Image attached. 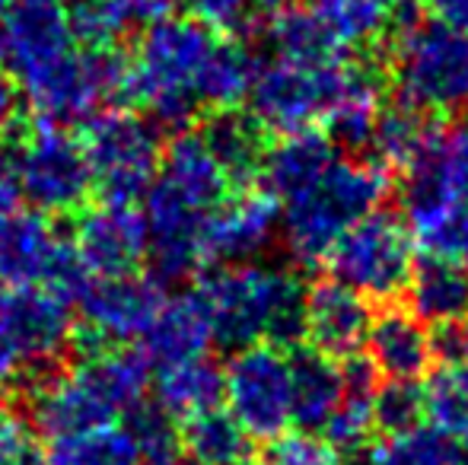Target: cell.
I'll return each mask as SVG.
<instances>
[{"label":"cell","instance_id":"1","mask_svg":"<svg viewBox=\"0 0 468 465\" xmlns=\"http://www.w3.org/2000/svg\"><path fill=\"white\" fill-rule=\"evenodd\" d=\"M191 293L207 316L214 344L233 354L261 342L296 351L306 342L309 291L287 268L252 261L214 268L197 278Z\"/></svg>","mask_w":468,"mask_h":465},{"label":"cell","instance_id":"2","mask_svg":"<svg viewBox=\"0 0 468 465\" xmlns=\"http://www.w3.org/2000/svg\"><path fill=\"white\" fill-rule=\"evenodd\" d=\"M214 42L217 32L197 19L169 16L147 26L131 58L128 100L141 102L156 128L186 134L197 118V109H204L197 102L195 83Z\"/></svg>","mask_w":468,"mask_h":465},{"label":"cell","instance_id":"3","mask_svg":"<svg viewBox=\"0 0 468 465\" xmlns=\"http://www.w3.org/2000/svg\"><path fill=\"white\" fill-rule=\"evenodd\" d=\"M388 192V169L376 160H335L306 192L283 205V242L300 265H322L335 242L373 214Z\"/></svg>","mask_w":468,"mask_h":465},{"label":"cell","instance_id":"4","mask_svg":"<svg viewBox=\"0 0 468 465\" xmlns=\"http://www.w3.org/2000/svg\"><path fill=\"white\" fill-rule=\"evenodd\" d=\"M392 83L399 102L420 112H459L468 106V32L443 23H414L395 32Z\"/></svg>","mask_w":468,"mask_h":465},{"label":"cell","instance_id":"5","mask_svg":"<svg viewBox=\"0 0 468 465\" xmlns=\"http://www.w3.org/2000/svg\"><path fill=\"white\" fill-rule=\"evenodd\" d=\"M354 77H357L354 64H296L274 58L271 64H259L255 70L249 106L265 131L278 134L315 131L341 106Z\"/></svg>","mask_w":468,"mask_h":465},{"label":"cell","instance_id":"6","mask_svg":"<svg viewBox=\"0 0 468 465\" xmlns=\"http://www.w3.org/2000/svg\"><path fill=\"white\" fill-rule=\"evenodd\" d=\"M96 195L105 205H137L160 173V128L150 118L109 109L87 118L83 131Z\"/></svg>","mask_w":468,"mask_h":465},{"label":"cell","instance_id":"7","mask_svg":"<svg viewBox=\"0 0 468 465\" xmlns=\"http://www.w3.org/2000/svg\"><path fill=\"white\" fill-rule=\"evenodd\" d=\"M325 265L335 280L370 300L392 303L411 284L414 236L399 214L376 207L335 242Z\"/></svg>","mask_w":468,"mask_h":465},{"label":"cell","instance_id":"8","mask_svg":"<svg viewBox=\"0 0 468 465\" xmlns=\"http://www.w3.org/2000/svg\"><path fill=\"white\" fill-rule=\"evenodd\" d=\"M16 169L23 198L42 214H77L96 195L83 141L68 134V128L51 122H36V128L16 141Z\"/></svg>","mask_w":468,"mask_h":465},{"label":"cell","instance_id":"9","mask_svg":"<svg viewBox=\"0 0 468 465\" xmlns=\"http://www.w3.org/2000/svg\"><path fill=\"white\" fill-rule=\"evenodd\" d=\"M74 344L70 303L45 287H13L0 297V376L45 373Z\"/></svg>","mask_w":468,"mask_h":465},{"label":"cell","instance_id":"10","mask_svg":"<svg viewBox=\"0 0 468 465\" xmlns=\"http://www.w3.org/2000/svg\"><path fill=\"white\" fill-rule=\"evenodd\" d=\"M227 405L252 440H281L293 424L290 357L274 344H252L229 357Z\"/></svg>","mask_w":468,"mask_h":465},{"label":"cell","instance_id":"11","mask_svg":"<svg viewBox=\"0 0 468 465\" xmlns=\"http://www.w3.org/2000/svg\"><path fill=\"white\" fill-rule=\"evenodd\" d=\"M401 188L411 224L440 211H468V118L433 124Z\"/></svg>","mask_w":468,"mask_h":465},{"label":"cell","instance_id":"12","mask_svg":"<svg viewBox=\"0 0 468 465\" xmlns=\"http://www.w3.org/2000/svg\"><path fill=\"white\" fill-rule=\"evenodd\" d=\"M163 284L141 274H118V278H93L83 297L77 300L83 316L80 348L93 354L105 344L141 342L144 332L163 310Z\"/></svg>","mask_w":468,"mask_h":465},{"label":"cell","instance_id":"13","mask_svg":"<svg viewBox=\"0 0 468 465\" xmlns=\"http://www.w3.org/2000/svg\"><path fill=\"white\" fill-rule=\"evenodd\" d=\"M77 51L68 10L61 4L23 0L0 19V64L23 87Z\"/></svg>","mask_w":468,"mask_h":465},{"label":"cell","instance_id":"14","mask_svg":"<svg viewBox=\"0 0 468 465\" xmlns=\"http://www.w3.org/2000/svg\"><path fill=\"white\" fill-rule=\"evenodd\" d=\"M26 408H29V428H36L48 440L105 428V424H115L118 417L109 398L90 383L80 366L68 373H32V383L26 389Z\"/></svg>","mask_w":468,"mask_h":465},{"label":"cell","instance_id":"15","mask_svg":"<svg viewBox=\"0 0 468 465\" xmlns=\"http://www.w3.org/2000/svg\"><path fill=\"white\" fill-rule=\"evenodd\" d=\"M74 246L93 278L134 274L147 259V220L137 205L83 207L74 227Z\"/></svg>","mask_w":468,"mask_h":465},{"label":"cell","instance_id":"16","mask_svg":"<svg viewBox=\"0 0 468 465\" xmlns=\"http://www.w3.org/2000/svg\"><path fill=\"white\" fill-rule=\"evenodd\" d=\"M278 230V201L261 188H246L223 205H217L204 220L201 246L204 261H239L265 252Z\"/></svg>","mask_w":468,"mask_h":465},{"label":"cell","instance_id":"17","mask_svg":"<svg viewBox=\"0 0 468 465\" xmlns=\"http://www.w3.org/2000/svg\"><path fill=\"white\" fill-rule=\"evenodd\" d=\"M373 325L367 297L341 280H319L306 300V342L332 360H347L360 351Z\"/></svg>","mask_w":468,"mask_h":465},{"label":"cell","instance_id":"18","mask_svg":"<svg viewBox=\"0 0 468 465\" xmlns=\"http://www.w3.org/2000/svg\"><path fill=\"white\" fill-rule=\"evenodd\" d=\"M68 236L55 230L42 211H23L0 217V278L13 287H42L55 268Z\"/></svg>","mask_w":468,"mask_h":465},{"label":"cell","instance_id":"19","mask_svg":"<svg viewBox=\"0 0 468 465\" xmlns=\"http://www.w3.org/2000/svg\"><path fill=\"white\" fill-rule=\"evenodd\" d=\"M367 344L379 376L388 379L418 383L437 357V338L427 332L424 319L405 306H386L379 316H373Z\"/></svg>","mask_w":468,"mask_h":465},{"label":"cell","instance_id":"20","mask_svg":"<svg viewBox=\"0 0 468 465\" xmlns=\"http://www.w3.org/2000/svg\"><path fill=\"white\" fill-rule=\"evenodd\" d=\"M335 156V141L322 131H300V134H281L261 160L259 188L268 192L274 201L287 205L300 192H306L322 173H325Z\"/></svg>","mask_w":468,"mask_h":465},{"label":"cell","instance_id":"21","mask_svg":"<svg viewBox=\"0 0 468 465\" xmlns=\"http://www.w3.org/2000/svg\"><path fill=\"white\" fill-rule=\"evenodd\" d=\"M156 179L173 188V192H179L182 198H188L195 207H201L204 214L223 205L229 198V185H233L229 175L223 173V166L217 163V156L204 143V137L188 134V131L186 134H173L169 147L163 150Z\"/></svg>","mask_w":468,"mask_h":465},{"label":"cell","instance_id":"22","mask_svg":"<svg viewBox=\"0 0 468 465\" xmlns=\"http://www.w3.org/2000/svg\"><path fill=\"white\" fill-rule=\"evenodd\" d=\"M210 344H214V335H210L207 316H204L195 293H186V297L163 303L150 329L144 332L141 354L150 366L163 370V366L204 357Z\"/></svg>","mask_w":468,"mask_h":465},{"label":"cell","instance_id":"23","mask_svg":"<svg viewBox=\"0 0 468 465\" xmlns=\"http://www.w3.org/2000/svg\"><path fill=\"white\" fill-rule=\"evenodd\" d=\"M290 392H293V424L306 434L325 430L338 411L345 383L332 357L319 351H296L290 357Z\"/></svg>","mask_w":468,"mask_h":465},{"label":"cell","instance_id":"24","mask_svg":"<svg viewBox=\"0 0 468 465\" xmlns=\"http://www.w3.org/2000/svg\"><path fill=\"white\" fill-rule=\"evenodd\" d=\"M265 134L268 131L259 124V118L252 112H236V109L214 112L201 131L204 143L217 156L223 173L229 175V182H239V185H249V182L259 179L261 160L268 153Z\"/></svg>","mask_w":468,"mask_h":465},{"label":"cell","instance_id":"25","mask_svg":"<svg viewBox=\"0 0 468 465\" xmlns=\"http://www.w3.org/2000/svg\"><path fill=\"white\" fill-rule=\"evenodd\" d=\"M223 398H227V376H223V366L214 364L207 354L186 364L163 366L156 376V402L176 421H188L210 408H220Z\"/></svg>","mask_w":468,"mask_h":465},{"label":"cell","instance_id":"26","mask_svg":"<svg viewBox=\"0 0 468 465\" xmlns=\"http://www.w3.org/2000/svg\"><path fill=\"white\" fill-rule=\"evenodd\" d=\"M408 293H411V310L427 325L450 329L468 316V271L463 261L427 259L420 268H414Z\"/></svg>","mask_w":468,"mask_h":465},{"label":"cell","instance_id":"27","mask_svg":"<svg viewBox=\"0 0 468 465\" xmlns=\"http://www.w3.org/2000/svg\"><path fill=\"white\" fill-rule=\"evenodd\" d=\"M268 42L274 55L296 64H328L341 61L345 45L335 38L325 19L313 10V4H290L271 16Z\"/></svg>","mask_w":468,"mask_h":465},{"label":"cell","instance_id":"28","mask_svg":"<svg viewBox=\"0 0 468 465\" xmlns=\"http://www.w3.org/2000/svg\"><path fill=\"white\" fill-rule=\"evenodd\" d=\"M259 64L246 51V45L229 36H217L201 74H197L195 93L204 109H236L242 100H249V90L255 83Z\"/></svg>","mask_w":468,"mask_h":465},{"label":"cell","instance_id":"29","mask_svg":"<svg viewBox=\"0 0 468 465\" xmlns=\"http://www.w3.org/2000/svg\"><path fill=\"white\" fill-rule=\"evenodd\" d=\"M182 453L197 465H242L252 453V437L229 408H210L182 421Z\"/></svg>","mask_w":468,"mask_h":465},{"label":"cell","instance_id":"30","mask_svg":"<svg viewBox=\"0 0 468 465\" xmlns=\"http://www.w3.org/2000/svg\"><path fill=\"white\" fill-rule=\"evenodd\" d=\"M42 465H147L128 428L105 424L48 440Z\"/></svg>","mask_w":468,"mask_h":465},{"label":"cell","instance_id":"31","mask_svg":"<svg viewBox=\"0 0 468 465\" xmlns=\"http://www.w3.org/2000/svg\"><path fill=\"white\" fill-rule=\"evenodd\" d=\"M433 124H437V118H427V112L405 106V102L382 109L370 137L373 160L382 163L386 169H408L424 150Z\"/></svg>","mask_w":468,"mask_h":465},{"label":"cell","instance_id":"32","mask_svg":"<svg viewBox=\"0 0 468 465\" xmlns=\"http://www.w3.org/2000/svg\"><path fill=\"white\" fill-rule=\"evenodd\" d=\"M370 465H465V443L418 424L401 434H386L370 449Z\"/></svg>","mask_w":468,"mask_h":465},{"label":"cell","instance_id":"33","mask_svg":"<svg viewBox=\"0 0 468 465\" xmlns=\"http://www.w3.org/2000/svg\"><path fill=\"white\" fill-rule=\"evenodd\" d=\"M424 408L431 428L450 434L452 440H468V364L446 360L431 373L424 386Z\"/></svg>","mask_w":468,"mask_h":465},{"label":"cell","instance_id":"34","mask_svg":"<svg viewBox=\"0 0 468 465\" xmlns=\"http://www.w3.org/2000/svg\"><path fill=\"white\" fill-rule=\"evenodd\" d=\"M309 4L345 48L376 42L392 19V10L382 6L379 0H309Z\"/></svg>","mask_w":468,"mask_h":465},{"label":"cell","instance_id":"35","mask_svg":"<svg viewBox=\"0 0 468 465\" xmlns=\"http://www.w3.org/2000/svg\"><path fill=\"white\" fill-rule=\"evenodd\" d=\"M124 421H128L124 428H128L131 437L137 440L147 465L166 462L182 453V430L176 428V417L169 415L156 398L154 402L144 398L137 408H131L128 415H124Z\"/></svg>","mask_w":468,"mask_h":465},{"label":"cell","instance_id":"36","mask_svg":"<svg viewBox=\"0 0 468 465\" xmlns=\"http://www.w3.org/2000/svg\"><path fill=\"white\" fill-rule=\"evenodd\" d=\"M74 38L83 48H115L122 36H128L131 23L115 0H77L68 10Z\"/></svg>","mask_w":468,"mask_h":465},{"label":"cell","instance_id":"37","mask_svg":"<svg viewBox=\"0 0 468 465\" xmlns=\"http://www.w3.org/2000/svg\"><path fill=\"white\" fill-rule=\"evenodd\" d=\"M373 415L382 434H401V430L418 428L420 417H427L424 386H418L414 379H388L386 386L376 389Z\"/></svg>","mask_w":468,"mask_h":465},{"label":"cell","instance_id":"38","mask_svg":"<svg viewBox=\"0 0 468 465\" xmlns=\"http://www.w3.org/2000/svg\"><path fill=\"white\" fill-rule=\"evenodd\" d=\"M191 19H197L201 26H207L217 36H242L246 29H252V0H186Z\"/></svg>","mask_w":468,"mask_h":465},{"label":"cell","instance_id":"39","mask_svg":"<svg viewBox=\"0 0 468 465\" xmlns=\"http://www.w3.org/2000/svg\"><path fill=\"white\" fill-rule=\"evenodd\" d=\"M265 465H335L332 447L319 443L313 437H281L271 443L265 456Z\"/></svg>","mask_w":468,"mask_h":465},{"label":"cell","instance_id":"40","mask_svg":"<svg viewBox=\"0 0 468 465\" xmlns=\"http://www.w3.org/2000/svg\"><path fill=\"white\" fill-rule=\"evenodd\" d=\"M0 465H38L29 421L0 411Z\"/></svg>","mask_w":468,"mask_h":465},{"label":"cell","instance_id":"41","mask_svg":"<svg viewBox=\"0 0 468 465\" xmlns=\"http://www.w3.org/2000/svg\"><path fill=\"white\" fill-rule=\"evenodd\" d=\"M19 198H23V185L16 169V141L0 137V217L16 211Z\"/></svg>","mask_w":468,"mask_h":465},{"label":"cell","instance_id":"42","mask_svg":"<svg viewBox=\"0 0 468 465\" xmlns=\"http://www.w3.org/2000/svg\"><path fill=\"white\" fill-rule=\"evenodd\" d=\"M131 26H154L160 19H169L182 0H115Z\"/></svg>","mask_w":468,"mask_h":465},{"label":"cell","instance_id":"43","mask_svg":"<svg viewBox=\"0 0 468 465\" xmlns=\"http://www.w3.org/2000/svg\"><path fill=\"white\" fill-rule=\"evenodd\" d=\"M19 83L13 80V74L10 70L0 64V137L10 131V124L16 122V115H19Z\"/></svg>","mask_w":468,"mask_h":465},{"label":"cell","instance_id":"44","mask_svg":"<svg viewBox=\"0 0 468 465\" xmlns=\"http://www.w3.org/2000/svg\"><path fill=\"white\" fill-rule=\"evenodd\" d=\"M427 10L433 13L437 23L468 32V0H427Z\"/></svg>","mask_w":468,"mask_h":465},{"label":"cell","instance_id":"45","mask_svg":"<svg viewBox=\"0 0 468 465\" xmlns=\"http://www.w3.org/2000/svg\"><path fill=\"white\" fill-rule=\"evenodd\" d=\"M255 4V10H261V13H278V10H283V6H290L293 0H252Z\"/></svg>","mask_w":468,"mask_h":465},{"label":"cell","instance_id":"46","mask_svg":"<svg viewBox=\"0 0 468 465\" xmlns=\"http://www.w3.org/2000/svg\"><path fill=\"white\" fill-rule=\"evenodd\" d=\"M382 6H388L392 13H399V10H405V6H414V0H379Z\"/></svg>","mask_w":468,"mask_h":465},{"label":"cell","instance_id":"47","mask_svg":"<svg viewBox=\"0 0 468 465\" xmlns=\"http://www.w3.org/2000/svg\"><path fill=\"white\" fill-rule=\"evenodd\" d=\"M156 465H197V462H191L188 456H173V460H166V462H156Z\"/></svg>","mask_w":468,"mask_h":465},{"label":"cell","instance_id":"48","mask_svg":"<svg viewBox=\"0 0 468 465\" xmlns=\"http://www.w3.org/2000/svg\"><path fill=\"white\" fill-rule=\"evenodd\" d=\"M463 354H465V360H468V316H465V329H463Z\"/></svg>","mask_w":468,"mask_h":465},{"label":"cell","instance_id":"49","mask_svg":"<svg viewBox=\"0 0 468 465\" xmlns=\"http://www.w3.org/2000/svg\"><path fill=\"white\" fill-rule=\"evenodd\" d=\"M10 6H13V0H0V19L6 16V10H10Z\"/></svg>","mask_w":468,"mask_h":465},{"label":"cell","instance_id":"50","mask_svg":"<svg viewBox=\"0 0 468 465\" xmlns=\"http://www.w3.org/2000/svg\"><path fill=\"white\" fill-rule=\"evenodd\" d=\"M0 402H4V376H0Z\"/></svg>","mask_w":468,"mask_h":465},{"label":"cell","instance_id":"51","mask_svg":"<svg viewBox=\"0 0 468 465\" xmlns=\"http://www.w3.org/2000/svg\"><path fill=\"white\" fill-rule=\"evenodd\" d=\"M45 4H61V0H45Z\"/></svg>","mask_w":468,"mask_h":465},{"label":"cell","instance_id":"52","mask_svg":"<svg viewBox=\"0 0 468 465\" xmlns=\"http://www.w3.org/2000/svg\"><path fill=\"white\" fill-rule=\"evenodd\" d=\"M0 284H4V278H0ZM0 297H4V293H0Z\"/></svg>","mask_w":468,"mask_h":465},{"label":"cell","instance_id":"53","mask_svg":"<svg viewBox=\"0 0 468 465\" xmlns=\"http://www.w3.org/2000/svg\"><path fill=\"white\" fill-rule=\"evenodd\" d=\"M242 465H252V462H242Z\"/></svg>","mask_w":468,"mask_h":465}]
</instances>
